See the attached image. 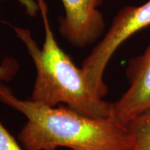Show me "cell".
Masks as SVG:
<instances>
[{"label":"cell","mask_w":150,"mask_h":150,"mask_svg":"<svg viewBox=\"0 0 150 150\" xmlns=\"http://www.w3.org/2000/svg\"><path fill=\"white\" fill-rule=\"evenodd\" d=\"M0 102L25 116L18 134L24 150H132L126 127L113 118H94L65 105L50 107L19 98L0 82Z\"/></svg>","instance_id":"1"},{"label":"cell","mask_w":150,"mask_h":150,"mask_svg":"<svg viewBox=\"0 0 150 150\" xmlns=\"http://www.w3.org/2000/svg\"><path fill=\"white\" fill-rule=\"evenodd\" d=\"M43 17L44 42L40 48L29 29L12 26L36 70L30 99L50 107L65 105L94 118H112V103L93 94L83 72L59 47L51 29L44 0H37Z\"/></svg>","instance_id":"2"},{"label":"cell","mask_w":150,"mask_h":150,"mask_svg":"<svg viewBox=\"0 0 150 150\" xmlns=\"http://www.w3.org/2000/svg\"><path fill=\"white\" fill-rule=\"evenodd\" d=\"M150 26V0L140 6H126L114 17L108 32L92 49L81 69L93 94L103 99L108 87L103 74L114 53L132 35Z\"/></svg>","instance_id":"3"},{"label":"cell","mask_w":150,"mask_h":150,"mask_svg":"<svg viewBox=\"0 0 150 150\" xmlns=\"http://www.w3.org/2000/svg\"><path fill=\"white\" fill-rule=\"evenodd\" d=\"M129 88L112 103V117L124 127L150 109V38L144 52L129 60L126 69Z\"/></svg>","instance_id":"4"},{"label":"cell","mask_w":150,"mask_h":150,"mask_svg":"<svg viewBox=\"0 0 150 150\" xmlns=\"http://www.w3.org/2000/svg\"><path fill=\"white\" fill-rule=\"evenodd\" d=\"M65 14L59 19V31L77 48H84L101 37L105 28L98 6L103 0H61Z\"/></svg>","instance_id":"5"},{"label":"cell","mask_w":150,"mask_h":150,"mask_svg":"<svg viewBox=\"0 0 150 150\" xmlns=\"http://www.w3.org/2000/svg\"><path fill=\"white\" fill-rule=\"evenodd\" d=\"M126 128L133 139L132 150H150V109L132 119Z\"/></svg>","instance_id":"6"},{"label":"cell","mask_w":150,"mask_h":150,"mask_svg":"<svg viewBox=\"0 0 150 150\" xmlns=\"http://www.w3.org/2000/svg\"><path fill=\"white\" fill-rule=\"evenodd\" d=\"M1 1V0H0ZM26 11L29 16L34 17L38 8L37 0H17ZM19 69V64L16 59L13 58L1 59L0 55V82L6 83L11 81Z\"/></svg>","instance_id":"7"},{"label":"cell","mask_w":150,"mask_h":150,"mask_svg":"<svg viewBox=\"0 0 150 150\" xmlns=\"http://www.w3.org/2000/svg\"><path fill=\"white\" fill-rule=\"evenodd\" d=\"M0 121V150H23Z\"/></svg>","instance_id":"8"}]
</instances>
